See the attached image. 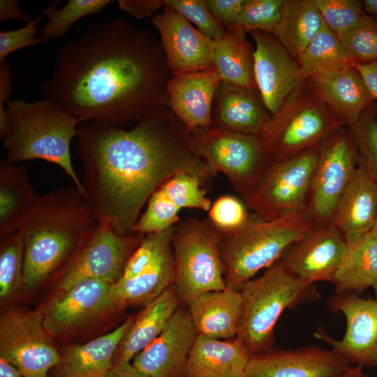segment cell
<instances>
[{
	"instance_id": "9c48e42d",
	"label": "cell",
	"mask_w": 377,
	"mask_h": 377,
	"mask_svg": "<svg viewBox=\"0 0 377 377\" xmlns=\"http://www.w3.org/2000/svg\"><path fill=\"white\" fill-rule=\"evenodd\" d=\"M191 134L213 175L223 172L242 198L256 188L272 163L260 138L212 127L198 128Z\"/></svg>"
},
{
	"instance_id": "484cf974",
	"label": "cell",
	"mask_w": 377,
	"mask_h": 377,
	"mask_svg": "<svg viewBox=\"0 0 377 377\" xmlns=\"http://www.w3.org/2000/svg\"><path fill=\"white\" fill-rule=\"evenodd\" d=\"M251 357L237 337L222 341L198 335L183 377H243Z\"/></svg>"
},
{
	"instance_id": "2e32d148",
	"label": "cell",
	"mask_w": 377,
	"mask_h": 377,
	"mask_svg": "<svg viewBox=\"0 0 377 377\" xmlns=\"http://www.w3.org/2000/svg\"><path fill=\"white\" fill-rule=\"evenodd\" d=\"M112 285L86 279L61 290L40 310L46 331L53 337L75 332L115 307Z\"/></svg>"
},
{
	"instance_id": "e575fe53",
	"label": "cell",
	"mask_w": 377,
	"mask_h": 377,
	"mask_svg": "<svg viewBox=\"0 0 377 377\" xmlns=\"http://www.w3.org/2000/svg\"><path fill=\"white\" fill-rule=\"evenodd\" d=\"M297 61L306 79L332 73L353 64L338 36L324 22Z\"/></svg>"
},
{
	"instance_id": "f35d334b",
	"label": "cell",
	"mask_w": 377,
	"mask_h": 377,
	"mask_svg": "<svg viewBox=\"0 0 377 377\" xmlns=\"http://www.w3.org/2000/svg\"><path fill=\"white\" fill-rule=\"evenodd\" d=\"M353 63L377 61V18L365 14L350 30L338 36Z\"/></svg>"
},
{
	"instance_id": "44dd1931",
	"label": "cell",
	"mask_w": 377,
	"mask_h": 377,
	"mask_svg": "<svg viewBox=\"0 0 377 377\" xmlns=\"http://www.w3.org/2000/svg\"><path fill=\"white\" fill-rule=\"evenodd\" d=\"M198 334L188 310L179 307L161 334L133 358L151 377H183Z\"/></svg>"
},
{
	"instance_id": "9a60e30c",
	"label": "cell",
	"mask_w": 377,
	"mask_h": 377,
	"mask_svg": "<svg viewBox=\"0 0 377 377\" xmlns=\"http://www.w3.org/2000/svg\"><path fill=\"white\" fill-rule=\"evenodd\" d=\"M249 33L256 44V84L265 107L273 116L293 91L305 85L306 77L297 59L273 34L259 30Z\"/></svg>"
},
{
	"instance_id": "f546056e",
	"label": "cell",
	"mask_w": 377,
	"mask_h": 377,
	"mask_svg": "<svg viewBox=\"0 0 377 377\" xmlns=\"http://www.w3.org/2000/svg\"><path fill=\"white\" fill-rule=\"evenodd\" d=\"M37 195L22 164L0 161V236L19 230Z\"/></svg>"
},
{
	"instance_id": "f1b7e54d",
	"label": "cell",
	"mask_w": 377,
	"mask_h": 377,
	"mask_svg": "<svg viewBox=\"0 0 377 377\" xmlns=\"http://www.w3.org/2000/svg\"><path fill=\"white\" fill-rule=\"evenodd\" d=\"M179 302L172 285L146 305L121 339L114 355V364L129 362L156 339L178 309Z\"/></svg>"
},
{
	"instance_id": "e0dca14e",
	"label": "cell",
	"mask_w": 377,
	"mask_h": 377,
	"mask_svg": "<svg viewBox=\"0 0 377 377\" xmlns=\"http://www.w3.org/2000/svg\"><path fill=\"white\" fill-rule=\"evenodd\" d=\"M151 22L160 36L172 74L214 69V42L194 28L189 21L165 6Z\"/></svg>"
},
{
	"instance_id": "ac0fdd59",
	"label": "cell",
	"mask_w": 377,
	"mask_h": 377,
	"mask_svg": "<svg viewBox=\"0 0 377 377\" xmlns=\"http://www.w3.org/2000/svg\"><path fill=\"white\" fill-rule=\"evenodd\" d=\"M348 250L343 236L332 224L318 225L291 245L280 260L307 283H333Z\"/></svg>"
},
{
	"instance_id": "bcb514c9",
	"label": "cell",
	"mask_w": 377,
	"mask_h": 377,
	"mask_svg": "<svg viewBox=\"0 0 377 377\" xmlns=\"http://www.w3.org/2000/svg\"><path fill=\"white\" fill-rule=\"evenodd\" d=\"M246 0H206L212 14L226 30L235 26Z\"/></svg>"
},
{
	"instance_id": "681fc988",
	"label": "cell",
	"mask_w": 377,
	"mask_h": 377,
	"mask_svg": "<svg viewBox=\"0 0 377 377\" xmlns=\"http://www.w3.org/2000/svg\"><path fill=\"white\" fill-rule=\"evenodd\" d=\"M11 19L22 20L26 23L31 20L20 10L18 0H1L0 21L3 22Z\"/></svg>"
},
{
	"instance_id": "ffe728a7",
	"label": "cell",
	"mask_w": 377,
	"mask_h": 377,
	"mask_svg": "<svg viewBox=\"0 0 377 377\" xmlns=\"http://www.w3.org/2000/svg\"><path fill=\"white\" fill-rule=\"evenodd\" d=\"M203 186L197 177L176 175L153 193L131 232L145 235L163 232L179 221L178 214L183 208L209 211L212 203Z\"/></svg>"
},
{
	"instance_id": "11a10c76",
	"label": "cell",
	"mask_w": 377,
	"mask_h": 377,
	"mask_svg": "<svg viewBox=\"0 0 377 377\" xmlns=\"http://www.w3.org/2000/svg\"><path fill=\"white\" fill-rule=\"evenodd\" d=\"M373 289H374V299L377 300V281L376 282V283L374 285V286L372 287Z\"/></svg>"
},
{
	"instance_id": "4dcf8cb0",
	"label": "cell",
	"mask_w": 377,
	"mask_h": 377,
	"mask_svg": "<svg viewBox=\"0 0 377 377\" xmlns=\"http://www.w3.org/2000/svg\"><path fill=\"white\" fill-rule=\"evenodd\" d=\"M237 27L226 30L214 42V69L221 82L257 89L254 77L255 48Z\"/></svg>"
},
{
	"instance_id": "7c38bea8",
	"label": "cell",
	"mask_w": 377,
	"mask_h": 377,
	"mask_svg": "<svg viewBox=\"0 0 377 377\" xmlns=\"http://www.w3.org/2000/svg\"><path fill=\"white\" fill-rule=\"evenodd\" d=\"M353 133L342 127L320 146L306 209L319 225L330 223L339 200L357 167Z\"/></svg>"
},
{
	"instance_id": "7402d4cb",
	"label": "cell",
	"mask_w": 377,
	"mask_h": 377,
	"mask_svg": "<svg viewBox=\"0 0 377 377\" xmlns=\"http://www.w3.org/2000/svg\"><path fill=\"white\" fill-rule=\"evenodd\" d=\"M271 118L257 89L220 82L212 104V128L261 138Z\"/></svg>"
},
{
	"instance_id": "83f0119b",
	"label": "cell",
	"mask_w": 377,
	"mask_h": 377,
	"mask_svg": "<svg viewBox=\"0 0 377 377\" xmlns=\"http://www.w3.org/2000/svg\"><path fill=\"white\" fill-rule=\"evenodd\" d=\"M134 319L130 318L114 330L84 344L66 348L52 369V377H105L114 365L119 343Z\"/></svg>"
},
{
	"instance_id": "ee69618b",
	"label": "cell",
	"mask_w": 377,
	"mask_h": 377,
	"mask_svg": "<svg viewBox=\"0 0 377 377\" xmlns=\"http://www.w3.org/2000/svg\"><path fill=\"white\" fill-rule=\"evenodd\" d=\"M47 15L45 9L37 17L31 20L24 27L14 30L0 31V62L12 52L29 46L45 42L43 38H36L38 23Z\"/></svg>"
},
{
	"instance_id": "f907efd6",
	"label": "cell",
	"mask_w": 377,
	"mask_h": 377,
	"mask_svg": "<svg viewBox=\"0 0 377 377\" xmlns=\"http://www.w3.org/2000/svg\"><path fill=\"white\" fill-rule=\"evenodd\" d=\"M105 377H151L135 367L132 363L114 364Z\"/></svg>"
},
{
	"instance_id": "6da1fadb",
	"label": "cell",
	"mask_w": 377,
	"mask_h": 377,
	"mask_svg": "<svg viewBox=\"0 0 377 377\" xmlns=\"http://www.w3.org/2000/svg\"><path fill=\"white\" fill-rule=\"evenodd\" d=\"M171 76L160 40L117 17L64 44L52 74L40 87L45 98L80 123L125 127L151 110L169 108Z\"/></svg>"
},
{
	"instance_id": "b9f144b4",
	"label": "cell",
	"mask_w": 377,
	"mask_h": 377,
	"mask_svg": "<svg viewBox=\"0 0 377 377\" xmlns=\"http://www.w3.org/2000/svg\"><path fill=\"white\" fill-rule=\"evenodd\" d=\"M244 201L226 195L218 198L209 209V221L219 230L235 231L245 226L253 218Z\"/></svg>"
},
{
	"instance_id": "5b68a950",
	"label": "cell",
	"mask_w": 377,
	"mask_h": 377,
	"mask_svg": "<svg viewBox=\"0 0 377 377\" xmlns=\"http://www.w3.org/2000/svg\"><path fill=\"white\" fill-rule=\"evenodd\" d=\"M318 223L306 210L266 221L256 217L235 231L219 232V250L228 288L239 290L255 274L281 258Z\"/></svg>"
},
{
	"instance_id": "4316f807",
	"label": "cell",
	"mask_w": 377,
	"mask_h": 377,
	"mask_svg": "<svg viewBox=\"0 0 377 377\" xmlns=\"http://www.w3.org/2000/svg\"><path fill=\"white\" fill-rule=\"evenodd\" d=\"M198 335L230 339L237 335L242 309L239 290L226 288L203 293L187 304Z\"/></svg>"
},
{
	"instance_id": "d590c367",
	"label": "cell",
	"mask_w": 377,
	"mask_h": 377,
	"mask_svg": "<svg viewBox=\"0 0 377 377\" xmlns=\"http://www.w3.org/2000/svg\"><path fill=\"white\" fill-rule=\"evenodd\" d=\"M58 1L45 8L47 22L38 31L45 41L66 36L68 29L80 19L102 11L113 2L110 0H69L57 9Z\"/></svg>"
},
{
	"instance_id": "8fae6325",
	"label": "cell",
	"mask_w": 377,
	"mask_h": 377,
	"mask_svg": "<svg viewBox=\"0 0 377 377\" xmlns=\"http://www.w3.org/2000/svg\"><path fill=\"white\" fill-rule=\"evenodd\" d=\"M319 149L272 161L256 188L243 198L248 208L266 221L306 210Z\"/></svg>"
},
{
	"instance_id": "7bdbcfd3",
	"label": "cell",
	"mask_w": 377,
	"mask_h": 377,
	"mask_svg": "<svg viewBox=\"0 0 377 377\" xmlns=\"http://www.w3.org/2000/svg\"><path fill=\"white\" fill-rule=\"evenodd\" d=\"M171 8L188 21L193 22L206 36L215 40L226 31L212 14L206 0H165Z\"/></svg>"
},
{
	"instance_id": "ba28073f",
	"label": "cell",
	"mask_w": 377,
	"mask_h": 377,
	"mask_svg": "<svg viewBox=\"0 0 377 377\" xmlns=\"http://www.w3.org/2000/svg\"><path fill=\"white\" fill-rule=\"evenodd\" d=\"M219 232L208 220L189 217L175 225L172 247L175 282L180 302L227 288L219 250Z\"/></svg>"
},
{
	"instance_id": "ab89813d",
	"label": "cell",
	"mask_w": 377,
	"mask_h": 377,
	"mask_svg": "<svg viewBox=\"0 0 377 377\" xmlns=\"http://www.w3.org/2000/svg\"><path fill=\"white\" fill-rule=\"evenodd\" d=\"M286 0H246L233 27L246 32L259 30L273 34Z\"/></svg>"
},
{
	"instance_id": "db71d44e",
	"label": "cell",
	"mask_w": 377,
	"mask_h": 377,
	"mask_svg": "<svg viewBox=\"0 0 377 377\" xmlns=\"http://www.w3.org/2000/svg\"><path fill=\"white\" fill-rule=\"evenodd\" d=\"M364 12L377 18V0H363Z\"/></svg>"
},
{
	"instance_id": "9f6ffc18",
	"label": "cell",
	"mask_w": 377,
	"mask_h": 377,
	"mask_svg": "<svg viewBox=\"0 0 377 377\" xmlns=\"http://www.w3.org/2000/svg\"><path fill=\"white\" fill-rule=\"evenodd\" d=\"M372 230H374L375 232H377V216H376V221H375L374 226Z\"/></svg>"
},
{
	"instance_id": "60d3db41",
	"label": "cell",
	"mask_w": 377,
	"mask_h": 377,
	"mask_svg": "<svg viewBox=\"0 0 377 377\" xmlns=\"http://www.w3.org/2000/svg\"><path fill=\"white\" fill-rule=\"evenodd\" d=\"M325 24L337 36L353 28L366 14L361 0H313Z\"/></svg>"
},
{
	"instance_id": "52a82bcc",
	"label": "cell",
	"mask_w": 377,
	"mask_h": 377,
	"mask_svg": "<svg viewBox=\"0 0 377 377\" xmlns=\"http://www.w3.org/2000/svg\"><path fill=\"white\" fill-rule=\"evenodd\" d=\"M342 127L305 84L284 100L261 139L272 161H279L319 149Z\"/></svg>"
},
{
	"instance_id": "816d5d0a",
	"label": "cell",
	"mask_w": 377,
	"mask_h": 377,
	"mask_svg": "<svg viewBox=\"0 0 377 377\" xmlns=\"http://www.w3.org/2000/svg\"><path fill=\"white\" fill-rule=\"evenodd\" d=\"M0 377H22L19 371L6 360L0 357Z\"/></svg>"
},
{
	"instance_id": "d6a6232c",
	"label": "cell",
	"mask_w": 377,
	"mask_h": 377,
	"mask_svg": "<svg viewBox=\"0 0 377 377\" xmlns=\"http://www.w3.org/2000/svg\"><path fill=\"white\" fill-rule=\"evenodd\" d=\"M323 18L313 0H286L273 34L297 59L319 32Z\"/></svg>"
},
{
	"instance_id": "5bb4252c",
	"label": "cell",
	"mask_w": 377,
	"mask_h": 377,
	"mask_svg": "<svg viewBox=\"0 0 377 377\" xmlns=\"http://www.w3.org/2000/svg\"><path fill=\"white\" fill-rule=\"evenodd\" d=\"M332 312L342 313L346 320L341 340L329 336L318 326L315 337L328 344L352 365H377V300L354 293H335L327 302Z\"/></svg>"
},
{
	"instance_id": "4fadbf2b",
	"label": "cell",
	"mask_w": 377,
	"mask_h": 377,
	"mask_svg": "<svg viewBox=\"0 0 377 377\" xmlns=\"http://www.w3.org/2000/svg\"><path fill=\"white\" fill-rule=\"evenodd\" d=\"M0 357L22 377H47L60 353L46 331L40 311L12 309L0 318Z\"/></svg>"
},
{
	"instance_id": "836d02e7",
	"label": "cell",
	"mask_w": 377,
	"mask_h": 377,
	"mask_svg": "<svg viewBox=\"0 0 377 377\" xmlns=\"http://www.w3.org/2000/svg\"><path fill=\"white\" fill-rule=\"evenodd\" d=\"M377 281V232L371 230L355 246L348 248L335 274L337 293L360 294Z\"/></svg>"
},
{
	"instance_id": "f6af8a7d",
	"label": "cell",
	"mask_w": 377,
	"mask_h": 377,
	"mask_svg": "<svg viewBox=\"0 0 377 377\" xmlns=\"http://www.w3.org/2000/svg\"><path fill=\"white\" fill-rule=\"evenodd\" d=\"M12 71L8 61L0 62V138L7 139L11 133V126L6 114V105L10 101Z\"/></svg>"
},
{
	"instance_id": "d4e9b609",
	"label": "cell",
	"mask_w": 377,
	"mask_h": 377,
	"mask_svg": "<svg viewBox=\"0 0 377 377\" xmlns=\"http://www.w3.org/2000/svg\"><path fill=\"white\" fill-rule=\"evenodd\" d=\"M377 216V182L360 165L339 200L330 222L348 248L373 229Z\"/></svg>"
},
{
	"instance_id": "d6986e66",
	"label": "cell",
	"mask_w": 377,
	"mask_h": 377,
	"mask_svg": "<svg viewBox=\"0 0 377 377\" xmlns=\"http://www.w3.org/2000/svg\"><path fill=\"white\" fill-rule=\"evenodd\" d=\"M352 366L332 349L316 346L272 348L251 355L243 377H332Z\"/></svg>"
},
{
	"instance_id": "c3c4849f",
	"label": "cell",
	"mask_w": 377,
	"mask_h": 377,
	"mask_svg": "<svg viewBox=\"0 0 377 377\" xmlns=\"http://www.w3.org/2000/svg\"><path fill=\"white\" fill-rule=\"evenodd\" d=\"M351 65L358 71L372 96L377 99V61Z\"/></svg>"
},
{
	"instance_id": "8992f818",
	"label": "cell",
	"mask_w": 377,
	"mask_h": 377,
	"mask_svg": "<svg viewBox=\"0 0 377 377\" xmlns=\"http://www.w3.org/2000/svg\"><path fill=\"white\" fill-rule=\"evenodd\" d=\"M242 309L238 337L251 355L272 349L274 326L286 309L319 300L320 294L279 260L241 288Z\"/></svg>"
},
{
	"instance_id": "603a6c76",
	"label": "cell",
	"mask_w": 377,
	"mask_h": 377,
	"mask_svg": "<svg viewBox=\"0 0 377 377\" xmlns=\"http://www.w3.org/2000/svg\"><path fill=\"white\" fill-rule=\"evenodd\" d=\"M306 85L322 101L343 126L351 130L376 99L352 65L324 75L308 77Z\"/></svg>"
},
{
	"instance_id": "f5cc1de1",
	"label": "cell",
	"mask_w": 377,
	"mask_h": 377,
	"mask_svg": "<svg viewBox=\"0 0 377 377\" xmlns=\"http://www.w3.org/2000/svg\"><path fill=\"white\" fill-rule=\"evenodd\" d=\"M363 367L359 365H354L346 371L332 377H363Z\"/></svg>"
},
{
	"instance_id": "7dc6e473",
	"label": "cell",
	"mask_w": 377,
	"mask_h": 377,
	"mask_svg": "<svg viewBox=\"0 0 377 377\" xmlns=\"http://www.w3.org/2000/svg\"><path fill=\"white\" fill-rule=\"evenodd\" d=\"M121 9L139 19L154 14L165 6V0H120Z\"/></svg>"
},
{
	"instance_id": "3957f363",
	"label": "cell",
	"mask_w": 377,
	"mask_h": 377,
	"mask_svg": "<svg viewBox=\"0 0 377 377\" xmlns=\"http://www.w3.org/2000/svg\"><path fill=\"white\" fill-rule=\"evenodd\" d=\"M96 223L75 186L37 195L20 228L24 235L22 286L35 288L61 269Z\"/></svg>"
},
{
	"instance_id": "cb8c5ba5",
	"label": "cell",
	"mask_w": 377,
	"mask_h": 377,
	"mask_svg": "<svg viewBox=\"0 0 377 377\" xmlns=\"http://www.w3.org/2000/svg\"><path fill=\"white\" fill-rule=\"evenodd\" d=\"M221 81L215 69L174 75L168 80L169 108L190 133L211 127L213 101Z\"/></svg>"
},
{
	"instance_id": "1f68e13d",
	"label": "cell",
	"mask_w": 377,
	"mask_h": 377,
	"mask_svg": "<svg viewBox=\"0 0 377 377\" xmlns=\"http://www.w3.org/2000/svg\"><path fill=\"white\" fill-rule=\"evenodd\" d=\"M175 260L172 247L151 267L131 278H120L111 287L114 306L144 304L145 306L174 285Z\"/></svg>"
},
{
	"instance_id": "8d00e7d4",
	"label": "cell",
	"mask_w": 377,
	"mask_h": 377,
	"mask_svg": "<svg viewBox=\"0 0 377 377\" xmlns=\"http://www.w3.org/2000/svg\"><path fill=\"white\" fill-rule=\"evenodd\" d=\"M0 237V297L7 300L22 282L24 235L20 229Z\"/></svg>"
},
{
	"instance_id": "74e56055",
	"label": "cell",
	"mask_w": 377,
	"mask_h": 377,
	"mask_svg": "<svg viewBox=\"0 0 377 377\" xmlns=\"http://www.w3.org/2000/svg\"><path fill=\"white\" fill-rule=\"evenodd\" d=\"M358 156V165L377 182V105L362 113L350 130Z\"/></svg>"
},
{
	"instance_id": "277c9868",
	"label": "cell",
	"mask_w": 377,
	"mask_h": 377,
	"mask_svg": "<svg viewBox=\"0 0 377 377\" xmlns=\"http://www.w3.org/2000/svg\"><path fill=\"white\" fill-rule=\"evenodd\" d=\"M6 110L11 133L3 141L5 158L13 163L33 159L54 163L84 198L82 182L73 168L70 151L71 140L79 133V119L45 98L34 102L10 100Z\"/></svg>"
},
{
	"instance_id": "30bf717a",
	"label": "cell",
	"mask_w": 377,
	"mask_h": 377,
	"mask_svg": "<svg viewBox=\"0 0 377 377\" xmlns=\"http://www.w3.org/2000/svg\"><path fill=\"white\" fill-rule=\"evenodd\" d=\"M144 236L120 235L108 223L97 221L60 269L57 288L64 290L86 279L116 283Z\"/></svg>"
},
{
	"instance_id": "7a4b0ae2",
	"label": "cell",
	"mask_w": 377,
	"mask_h": 377,
	"mask_svg": "<svg viewBox=\"0 0 377 377\" xmlns=\"http://www.w3.org/2000/svg\"><path fill=\"white\" fill-rule=\"evenodd\" d=\"M78 131L85 200L96 220L120 235L131 233L153 193L176 175L203 184L214 177L169 108L150 111L130 128L89 121Z\"/></svg>"
},
{
	"instance_id": "6f0895ef",
	"label": "cell",
	"mask_w": 377,
	"mask_h": 377,
	"mask_svg": "<svg viewBox=\"0 0 377 377\" xmlns=\"http://www.w3.org/2000/svg\"><path fill=\"white\" fill-rule=\"evenodd\" d=\"M363 377H371V376H368V375L364 374Z\"/></svg>"
}]
</instances>
